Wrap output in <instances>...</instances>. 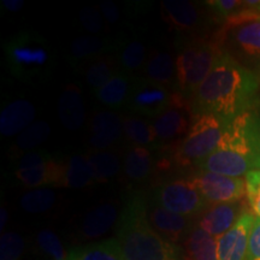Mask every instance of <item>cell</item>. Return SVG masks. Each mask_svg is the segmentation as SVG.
Masks as SVG:
<instances>
[{
    "label": "cell",
    "instance_id": "cell-18",
    "mask_svg": "<svg viewBox=\"0 0 260 260\" xmlns=\"http://www.w3.org/2000/svg\"><path fill=\"white\" fill-rule=\"evenodd\" d=\"M118 211L115 205L102 204L84 216L80 233L83 239H98L105 235L116 223H118Z\"/></svg>",
    "mask_w": 260,
    "mask_h": 260
},
{
    "label": "cell",
    "instance_id": "cell-1",
    "mask_svg": "<svg viewBox=\"0 0 260 260\" xmlns=\"http://www.w3.org/2000/svg\"><path fill=\"white\" fill-rule=\"evenodd\" d=\"M259 81L232 54L220 51L212 70L190 99L194 116L214 115L225 121L248 112L255 102Z\"/></svg>",
    "mask_w": 260,
    "mask_h": 260
},
{
    "label": "cell",
    "instance_id": "cell-13",
    "mask_svg": "<svg viewBox=\"0 0 260 260\" xmlns=\"http://www.w3.org/2000/svg\"><path fill=\"white\" fill-rule=\"evenodd\" d=\"M162 18L170 27L181 32L195 31L201 24V11L194 3L187 0H164Z\"/></svg>",
    "mask_w": 260,
    "mask_h": 260
},
{
    "label": "cell",
    "instance_id": "cell-19",
    "mask_svg": "<svg viewBox=\"0 0 260 260\" xmlns=\"http://www.w3.org/2000/svg\"><path fill=\"white\" fill-rule=\"evenodd\" d=\"M145 77L162 87L175 86L176 83V60L168 51H157L146 61Z\"/></svg>",
    "mask_w": 260,
    "mask_h": 260
},
{
    "label": "cell",
    "instance_id": "cell-39",
    "mask_svg": "<svg viewBox=\"0 0 260 260\" xmlns=\"http://www.w3.org/2000/svg\"><path fill=\"white\" fill-rule=\"evenodd\" d=\"M247 200L255 218H260V183H247Z\"/></svg>",
    "mask_w": 260,
    "mask_h": 260
},
{
    "label": "cell",
    "instance_id": "cell-24",
    "mask_svg": "<svg viewBox=\"0 0 260 260\" xmlns=\"http://www.w3.org/2000/svg\"><path fill=\"white\" fill-rule=\"evenodd\" d=\"M119 61L118 57L113 56V54H104L95 58V59L88 61L86 69V81L88 86L92 88L94 92L102 88L107 81L112 79L115 75H117L119 69Z\"/></svg>",
    "mask_w": 260,
    "mask_h": 260
},
{
    "label": "cell",
    "instance_id": "cell-10",
    "mask_svg": "<svg viewBox=\"0 0 260 260\" xmlns=\"http://www.w3.org/2000/svg\"><path fill=\"white\" fill-rule=\"evenodd\" d=\"M147 217L155 232L171 243L187 237L193 230L190 217L171 212L155 203L147 206Z\"/></svg>",
    "mask_w": 260,
    "mask_h": 260
},
{
    "label": "cell",
    "instance_id": "cell-30",
    "mask_svg": "<svg viewBox=\"0 0 260 260\" xmlns=\"http://www.w3.org/2000/svg\"><path fill=\"white\" fill-rule=\"evenodd\" d=\"M57 200V195L50 188H37L22 195L21 206L29 213H42L51 210Z\"/></svg>",
    "mask_w": 260,
    "mask_h": 260
},
{
    "label": "cell",
    "instance_id": "cell-5",
    "mask_svg": "<svg viewBox=\"0 0 260 260\" xmlns=\"http://www.w3.org/2000/svg\"><path fill=\"white\" fill-rule=\"evenodd\" d=\"M230 122L214 115L194 116L189 132L176 146L175 161L181 167L203 161L218 148Z\"/></svg>",
    "mask_w": 260,
    "mask_h": 260
},
{
    "label": "cell",
    "instance_id": "cell-32",
    "mask_svg": "<svg viewBox=\"0 0 260 260\" xmlns=\"http://www.w3.org/2000/svg\"><path fill=\"white\" fill-rule=\"evenodd\" d=\"M38 245L52 260H70V252L65 249L59 236L50 229H44L37 236Z\"/></svg>",
    "mask_w": 260,
    "mask_h": 260
},
{
    "label": "cell",
    "instance_id": "cell-31",
    "mask_svg": "<svg viewBox=\"0 0 260 260\" xmlns=\"http://www.w3.org/2000/svg\"><path fill=\"white\" fill-rule=\"evenodd\" d=\"M51 134V126L45 121H37L18 135L15 148L17 151H29L38 147Z\"/></svg>",
    "mask_w": 260,
    "mask_h": 260
},
{
    "label": "cell",
    "instance_id": "cell-35",
    "mask_svg": "<svg viewBox=\"0 0 260 260\" xmlns=\"http://www.w3.org/2000/svg\"><path fill=\"white\" fill-rule=\"evenodd\" d=\"M52 159H53V155L47 151L27 152V153H24L21 158H19L16 171L29 170V169L41 167V165L46 164V162L52 160Z\"/></svg>",
    "mask_w": 260,
    "mask_h": 260
},
{
    "label": "cell",
    "instance_id": "cell-37",
    "mask_svg": "<svg viewBox=\"0 0 260 260\" xmlns=\"http://www.w3.org/2000/svg\"><path fill=\"white\" fill-rule=\"evenodd\" d=\"M248 260H260V218L255 219L249 235Z\"/></svg>",
    "mask_w": 260,
    "mask_h": 260
},
{
    "label": "cell",
    "instance_id": "cell-41",
    "mask_svg": "<svg viewBox=\"0 0 260 260\" xmlns=\"http://www.w3.org/2000/svg\"><path fill=\"white\" fill-rule=\"evenodd\" d=\"M247 183H260V170L252 171L246 175Z\"/></svg>",
    "mask_w": 260,
    "mask_h": 260
},
{
    "label": "cell",
    "instance_id": "cell-40",
    "mask_svg": "<svg viewBox=\"0 0 260 260\" xmlns=\"http://www.w3.org/2000/svg\"><path fill=\"white\" fill-rule=\"evenodd\" d=\"M3 8H5L10 12H17L24 6L23 0H3Z\"/></svg>",
    "mask_w": 260,
    "mask_h": 260
},
{
    "label": "cell",
    "instance_id": "cell-2",
    "mask_svg": "<svg viewBox=\"0 0 260 260\" xmlns=\"http://www.w3.org/2000/svg\"><path fill=\"white\" fill-rule=\"evenodd\" d=\"M117 240L124 260H180L174 243L155 232L144 197H130L117 223Z\"/></svg>",
    "mask_w": 260,
    "mask_h": 260
},
{
    "label": "cell",
    "instance_id": "cell-7",
    "mask_svg": "<svg viewBox=\"0 0 260 260\" xmlns=\"http://www.w3.org/2000/svg\"><path fill=\"white\" fill-rule=\"evenodd\" d=\"M194 115L188 98L175 90L171 94L170 105L164 112L155 117L153 128L157 141L162 144L176 141L189 132Z\"/></svg>",
    "mask_w": 260,
    "mask_h": 260
},
{
    "label": "cell",
    "instance_id": "cell-16",
    "mask_svg": "<svg viewBox=\"0 0 260 260\" xmlns=\"http://www.w3.org/2000/svg\"><path fill=\"white\" fill-rule=\"evenodd\" d=\"M58 115L61 124L70 132L82 128L86 121V109L80 89L75 84H68L58 100Z\"/></svg>",
    "mask_w": 260,
    "mask_h": 260
},
{
    "label": "cell",
    "instance_id": "cell-29",
    "mask_svg": "<svg viewBox=\"0 0 260 260\" xmlns=\"http://www.w3.org/2000/svg\"><path fill=\"white\" fill-rule=\"evenodd\" d=\"M92 167L95 174V182L98 183H105L112 177L118 175L121 171V160L118 155L112 152L100 151L88 155Z\"/></svg>",
    "mask_w": 260,
    "mask_h": 260
},
{
    "label": "cell",
    "instance_id": "cell-28",
    "mask_svg": "<svg viewBox=\"0 0 260 260\" xmlns=\"http://www.w3.org/2000/svg\"><path fill=\"white\" fill-rule=\"evenodd\" d=\"M146 47L144 42L140 40H132L122 47L118 56L119 67L122 73L133 76V74L139 73L145 69L146 65Z\"/></svg>",
    "mask_w": 260,
    "mask_h": 260
},
{
    "label": "cell",
    "instance_id": "cell-34",
    "mask_svg": "<svg viewBox=\"0 0 260 260\" xmlns=\"http://www.w3.org/2000/svg\"><path fill=\"white\" fill-rule=\"evenodd\" d=\"M79 19L84 30L90 32V35H100L105 29V22H104L102 12L92 6L81 9Z\"/></svg>",
    "mask_w": 260,
    "mask_h": 260
},
{
    "label": "cell",
    "instance_id": "cell-25",
    "mask_svg": "<svg viewBox=\"0 0 260 260\" xmlns=\"http://www.w3.org/2000/svg\"><path fill=\"white\" fill-rule=\"evenodd\" d=\"M124 172L129 180L145 181L153 169V157L148 148L132 146L124 155Z\"/></svg>",
    "mask_w": 260,
    "mask_h": 260
},
{
    "label": "cell",
    "instance_id": "cell-20",
    "mask_svg": "<svg viewBox=\"0 0 260 260\" xmlns=\"http://www.w3.org/2000/svg\"><path fill=\"white\" fill-rule=\"evenodd\" d=\"M134 77L119 71L111 80L107 81L102 88L96 90V99L110 109H119L125 106Z\"/></svg>",
    "mask_w": 260,
    "mask_h": 260
},
{
    "label": "cell",
    "instance_id": "cell-22",
    "mask_svg": "<svg viewBox=\"0 0 260 260\" xmlns=\"http://www.w3.org/2000/svg\"><path fill=\"white\" fill-rule=\"evenodd\" d=\"M70 260H124L117 239L80 246L70 251Z\"/></svg>",
    "mask_w": 260,
    "mask_h": 260
},
{
    "label": "cell",
    "instance_id": "cell-6",
    "mask_svg": "<svg viewBox=\"0 0 260 260\" xmlns=\"http://www.w3.org/2000/svg\"><path fill=\"white\" fill-rule=\"evenodd\" d=\"M153 203L190 218L203 212L207 204L190 177L176 178L162 183L154 191Z\"/></svg>",
    "mask_w": 260,
    "mask_h": 260
},
{
    "label": "cell",
    "instance_id": "cell-33",
    "mask_svg": "<svg viewBox=\"0 0 260 260\" xmlns=\"http://www.w3.org/2000/svg\"><path fill=\"white\" fill-rule=\"evenodd\" d=\"M23 252V237L15 232L3 234L0 239V260H19Z\"/></svg>",
    "mask_w": 260,
    "mask_h": 260
},
{
    "label": "cell",
    "instance_id": "cell-17",
    "mask_svg": "<svg viewBox=\"0 0 260 260\" xmlns=\"http://www.w3.org/2000/svg\"><path fill=\"white\" fill-rule=\"evenodd\" d=\"M117 44L111 38L102 35H81L71 41L69 58L71 63H88L95 58L109 54Z\"/></svg>",
    "mask_w": 260,
    "mask_h": 260
},
{
    "label": "cell",
    "instance_id": "cell-15",
    "mask_svg": "<svg viewBox=\"0 0 260 260\" xmlns=\"http://www.w3.org/2000/svg\"><path fill=\"white\" fill-rule=\"evenodd\" d=\"M65 161L52 159L41 167L29 170L15 171V177L27 188H44L46 186L63 187Z\"/></svg>",
    "mask_w": 260,
    "mask_h": 260
},
{
    "label": "cell",
    "instance_id": "cell-42",
    "mask_svg": "<svg viewBox=\"0 0 260 260\" xmlns=\"http://www.w3.org/2000/svg\"><path fill=\"white\" fill-rule=\"evenodd\" d=\"M8 218H9L8 211H6L5 207H2V224H0V225H2V230L4 229L5 224L8 222Z\"/></svg>",
    "mask_w": 260,
    "mask_h": 260
},
{
    "label": "cell",
    "instance_id": "cell-8",
    "mask_svg": "<svg viewBox=\"0 0 260 260\" xmlns=\"http://www.w3.org/2000/svg\"><path fill=\"white\" fill-rule=\"evenodd\" d=\"M209 204L240 203L247 195L246 180L210 171H200L190 177Z\"/></svg>",
    "mask_w": 260,
    "mask_h": 260
},
{
    "label": "cell",
    "instance_id": "cell-26",
    "mask_svg": "<svg viewBox=\"0 0 260 260\" xmlns=\"http://www.w3.org/2000/svg\"><path fill=\"white\" fill-rule=\"evenodd\" d=\"M234 44L243 56L260 57V19L234 28Z\"/></svg>",
    "mask_w": 260,
    "mask_h": 260
},
{
    "label": "cell",
    "instance_id": "cell-21",
    "mask_svg": "<svg viewBox=\"0 0 260 260\" xmlns=\"http://www.w3.org/2000/svg\"><path fill=\"white\" fill-rule=\"evenodd\" d=\"M186 260H217V239L198 225L184 241Z\"/></svg>",
    "mask_w": 260,
    "mask_h": 260
},
{
    "label": "cell",
    "instance_id": "cell-4",
    "mask_svg": "<svg viewBox=\"0 0 260 260\" xmlns=\"http://www.w3.org/2000/svg\"><path fill=\"white\" fill-rule=\"evenodd\" d=\"M220 51L218 44L204 39H193L182 45L175 57L176 92L186 98L193 96L209 76Z\"/></svg>",
    "mask_w": 260,
    "mask_h": 260
},
{
    "label": "cell",
    "instance_id": "cell-36",
    "mask_svg": "<svg viewBox=\"0 0 260 260\" xmlns=\"http://www.w3.org/2000/svg\"><path fill=\"white\" fill-rule=\"evenodd\" d=\"M207 5L213 10L214 14L226 19L242 8L243 2H239V0H211V2H207Z\"/></svg>",
    "mask_w": 260,
    "mask_h": 260
},
{
    "label": "cell",
    "instance_id": "cell-9",
    "mask_svg": "<svg viewBox=\"0 0 260 260\" xmlns=\"http://www.w3.org/2000/svg\"><path fill=\"white\" fill-rule=\"evenodd\" d=\"M171 94L167 87L152 82L146 77L135 76L125 106L135 115L158 117L170 105Z\"/></svg>",
    "mask_w": 260,
    "mask_h": 260
},
{
    "label": "cell",
    "instance_id": "cell-11",
    "mask_svg": "<svg viewBox=\"0 0 260 260\" xmlns=\"http://www.w3.org/2000/svg\"><path fill=\"white\" fill-rule=\"evenodd\" d=\"M124 134V118L113 111H99L92 118L89 144L98 152L116 145Z\"/></svg>",
    "mask_w": 260,
    "mask_h": 260
},
{
    "label": "cell",
    "instance_id": "cell-23",
    "mask_svg": "<svg viewBox=\"0 0 260 260\" xmlns=\"http://www.w3.org/2000/svg\"><path fill=\"white\" fill-rule=\"evenodd\" d=\"M95 182V174L88 155H73L65 161L63 187L84 188Z\"/></svg>",
    "mask_w": 260,
    "mask_h": 260
},
{
    "label": "cell",
    "instance_id": "cell-12",
    "mask_svg": "<svg viewBox=\"0 0 260 260\" xmlns=\"http://www.w3.org/2000/svg\"><path fill=\"white\" fill-rule=\"evenodd\" d=\"M243 212L246 211L241 201L234 204L213 205L210 209L205 210L198 225L214 239H218L228 230L232 229Z\"/></svg>",
    "mask_w": 260,
    "mask_h": 260
},
{
    "label": "cell",
    "instance_id": "cell-27",
    "mask_svg": "<svg viewBox=\"0 0 260 260\" xmlns=\"http://www.w3.org/2000/svg\"><path fill=\"white\" fill-rule=\"evenodd\" d=\"M124 135L134 146L146 147L157 144L153 123L140 117H125Z\"/></svg>",
    "mask_w": 260,
    "mask_h": 260
},
{
    "label": "cell",
    "instance_id": "cell-38",
    "mask_svg": "<svg viewBox=\"0 0 260 260\" xmlns=\"http://www.w3.org/2000/svg\"><path fill=\"white\" fill-rule=\"evenodd\" d=\"M99 10L102 12L103 17L109 24H117L121 18L118 6L111 0H102L99 3Z\"/></svg>",
    "mask_w": 260,
    "mask_h": 260
},
{
    "label": "cell",
    "instance_id": "cell-14",
    "mask_svg": "<svg viewBox=\"0 0 260 260\" xmlns=\"http://www.w3.org/2000/svg\"><path fill=\"white\" fill-rule=\"evenodd\" d=\"M37 116L35 106L24 99L8 103L0 112V133L3 136L21 134L34 123Z\"/></svg>",
    "mask_w": 260,
    "mask_h": 260
},
{
    "label": "cell",
    "instance_id": "cell-3",
    "mask_svg": "<svg viewBox=\"0 0 260 260\" xmlns=\"http://www.w3.org/2000/svg\"><path fill=\"white\" fill-rule=\"evenodd\" d=\"M4 50L10 73L19 80H45L53 70V51L46 39L37 32H19L6 42Z\"/></svg>",
    "mask_w": 260,
    "mask_h": 260
}]
</instances>
